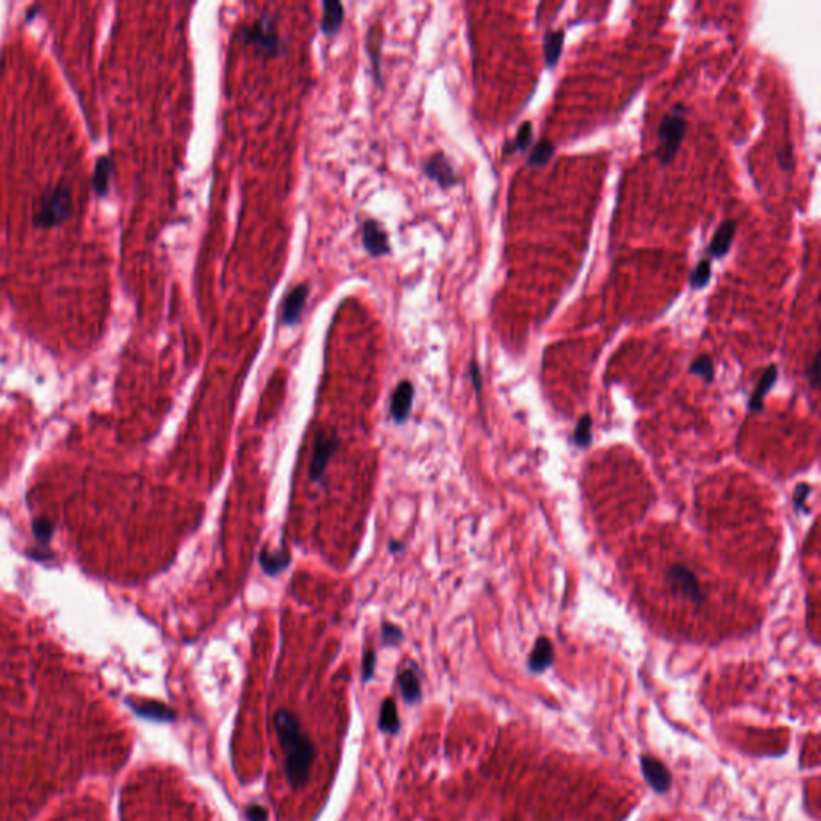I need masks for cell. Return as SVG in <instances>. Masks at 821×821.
I'll list each match as a JSON object with an SVG mask.
<instances>
[{
  "label": "cell",
  "instance_id": "4fadbf2b",
  "mask_svg": "<svg viewBox=\"0 0 821 821\" xmlns=\"http://www.w3.org/2000/svg\"><path fill=\"white\" fill-rule=\"evenodd\" d=\"M735 235H736V222L724 220L719 225V228L712 236L709 247H707V255L712 257V259H724V257L730 252Z\"/></svg>",
  "mask_w": 821,
  "mask_h": 821
},
{
  "label": "cell",
  "instance_id": "484cf974",
  "mask_svg": "<svg viewBox=\"0 0 821 821\" xmlns=\"http://www.w3.org/2000/svg\"><path fill=\"white\" fill-rule=\"evenodd\" d=\"M711 274H712V267H711V260L709 259H703L698 262V265L694 267V269L690 274V287L693 291H699V289H704V287L709 284L711 281Z\"/></svg>",
  "mask_w": 821,
  "mask_h": 821
},
{
  "label": "cell",
  "instance_id": "8fae6325",
  "mask_svg": "<svg viewBox=\"0 0 821 821\" xmlns=\"http://www.w3.org/2000/svg\"><path fill=\"white\" fill-rule=\"evenodd\" d=\"M412 401H414V385L409 380H401L392 393L390 414L397 424H404L409 419Z\"/></svg>",
  "mask_w": 821,
  "mask_h": 821
},
{
  "label": "cell",
  "instance_id": "7a4b0ae2",
  "mask_svg": "<svg viewBox=\"0 0 821 821\" xmlns=\"http://www.w3.org/2000/svg\"><path fill=\"white\" fill-rule=\"evenodd\" d=\"M73 193L66 181H60L58 185L42 194L39 203L36 205L33 223L41 230H48L65 223L73 215Z\"/></svg>",
  "mask_w": 821,
  "mask_h": 821
},
{
  "label": "cell",
  "instance_id": "5bb4252c",
  "mask_svg": "<svg viewBox=\"0 0 821 821\" xmlns=\"http://www.w3.org/2000/svg\"><path fill=\"white\" fill-rule=\"evenodd\" d=\"M554 662V645L547 637H539L528 658V669L532 674H542Z\"/></svg>",
  "mask_w": 821,
  "mask_h": 821
},
{
  "label": "cell",
  "instance_id": "4dcf8cb0",
  "mask_svg": "<svg viewBox=\"0 0 821 821\" xmlns=\"http://www.w3.org/2000/svg\"><path fill=\"white\" fill-rule=\"evenodd\" d=\"M778 164L783 171H786V172L793 171L794 168V154H793L791 146H786L785 149H781V151L778 153Z\"/></svg>",
  "mask_w": 821,
  "mask_h": 821
},
{
  "label": "cell",
  "instance_id": "ba28073f",
  "mask_svg": "<svg viewBox=\"0 0 821 821\" xmlns=\"http://www.w3.org/2000/svg\"><path fill=\"white\" fill-rule=\"evenodd\" d=\"M361 244L366 252L372 257L390 254V242L384 227L374 218H367L361 227Z\"/></svg>",
  "mask_w": 821,
  "mask_h": 821
},
{
  "label": "cell",
  "instance_id": "277c9868",
  "mask_svg": "<svg viewBox=\"0 0 821 821\" xmlns=\"http://www.w3.org/2000/svg\"><path fill=\"white\" fill-rule=\"evenodd\" d=\"M687 129V108L683 104H675L669 114L662 116L660 127H658L660 145L656 149V156L661 164L666 166L675 158L683 139H685Z\"/></svg>",
  "mask_w": 821,
  "mask_h": 821
},
{
  "label": "cell",
  "instance_id": "52a82bcc",
  "mask_svg": "<svg viewBox=\"0 0 821 821\" xmlns=\"http://www.w3.org/2000/svg\"><path fill=\"white\" fill-rule=\"evenodd\" d=\"M338 448V440L334 434H328L326 430H319L315 438V449H313V459L310 466L311 481H321L326 475V468L331 457Z\"/></svg>",
  "mask_w": 821,
  "mask_h": 821
},
{
  "label": "cell",
  "instance_id": "8992f818",
  "mask_svg": "<svg viewBox=\"0 0 821 821\" xmlns=\"http://www.w3.org/2000/svg\"><path fill=\"white\" fill-rule=\"evenodd\" d=\"M422 171L441 190H449V188H454L461 183L459 173L456 172L453 162L449 161L448 156L443 151L430 154L427 159H424Z\"/></svg>",
  "mask_w": 821,
  "mask_h": 821
},
{
  "label": "cell",
  "instance_id": "7c38bea8",
  "mask_svg": "<svg viewBox=\"0 0 821 821\" xmlns=\"http://www.w3.org/2000/svg\"><path fill=\"white\" fill-rule=\"evenodd\" d=\"M382 43H384V26L380 21L372 23L366 34V52L371 60L374 80L382 85Z\"/></svg>",
  "mask_w": 821,
  "mask_h": 821
},
{
  "label": "cell",
  "instance_id": "d6986e66",
  "mask_svg": "<svg viewBox=\"0 0 821 821\" xmlns=\"http://www.w3.org/2000/svg\"><path fill=\"white\" fill-rule=\"evenodd\" d=\"M563 42H565V33H563L562 29L547 31V33L544 34V41H542L544 58H545V65H547V68H550V70L555 68L557 63H559V60H560L562 50H563Z\"/></svg>",
  "mask_w": 821,
  "mask_h": 821
},
{
  "label": "cell",
  "instance_id": "cb8c5ba5",
  "mask_svg": "<svg viewBox=\"0 0 821 821\" xmlns=\"http://www.w3.org/2000/svg\"><path fill=\"white\" fill-rule=\"evenodd\" d=\"M555 153V145L549 139H542L537 145L531 149V153L526 159L528 167H542L547 164Z\"/></svg>",
  "mask_w": 821,
  "mask_h": 821
},
{
  "label": "cell",
  "instance_id": "f546056e",
  "mask_svg": "<svg viewBox=\"0 0 821 821\" xmlns=\"http://www.w3.org/2000/svg\"><path fill=\"white\" fill-rule=\"evenodd\" d=\"M810 491H812V488L808 486L807 483H799L798 486H795L794 498H793V500H794V509H795V510H804V512H807L805 503H807L808 496H810Z\"/></svg>",
  "mask_w": 821,
  "mask_h": 821
},
{
  "label": "cell",
  "instance_id": "d4e9b609",
  "mask_svg": "<svg viewBox=\"0 0 821 821\" xmlns=\"http://www.w3.org/2000/svg\"><path fill=\"white\" fill-rule=\"evenodd\" d=\"M690 374L698 375L703 379L706 384H712L714 377H716V367H714V361L709 355H699L690 365Z\"/></svg>",
  "mask_w": 821,
  "mask_h": 821
},
{
  "label": "cell",
  "instance_id": "d6a6232c",
  "mask_svg": "<svg viewBox=\"0 0 821 821\" xmlns=\"http://www.w3.org/2000/svg\"><path fill=\"white\" fill-rule=\"evenodd\" d=\"M470 379H472L475 392L480 395V392H481V372H480L478 363H476L475 360L470 363Z\"/></svg>",
  "mask_w": 821,
  "mask_h": 821
},
{
  "label": "cell",
  "instance_id": "7402d4cb",
  "mask_svg": "<svg viewBox=\"0 0 821 821\" xmlns=\"http://www.w3.org/2000/svg\"><path fill=\"white\" fill-rule=\"evenodd\" d=\"M532 139H535V132H532V124L530 121H525L522 125H520V129L517 132L515 139L513 140H507L504 143V148H503V154L504 156H510L513 153H526L528 151V148L531 146Z\"/></svg>",
  "mask_w": 821,
  "mask_h": 821
},
{
  "label": "cell",
  "instance_id": "4316f807",
  "mask_svg": "<svg viewBox=\"0 0 821 821\" xmlns=\"http://www.w3.org/2000/svg\"><path fill=\"white\" fill-rule=\"evenodd\" d=\"M573 441L576 446L579 448H586L591 444L592 441V419L589 414H584L581 419L578 425H576V430H574V436H573Z\"/></svg>",
  "mask_w": 821,
  "mask_h": 821
},
{
  "label": "cell",
  "instance_id": "e0dca14e",
  "mask_svg": "<svg viewBox=\"0 0 821 821\" xmlns=\"http://www.w3.org/2000/svg\"><path fill=\"white\" fill-rule=\"evenodd\" d=\"M398 685L401 694L407 704H416L422 699L421 679L414 667H404L398 675Z\"/></svg>",
  "mask_w": 821,
  "mask_h": 821
},
{
  "label": "cell",
  "instance_id": "2e32d148",
  "mask_svg": "<svg viewBox=\"0 0 821 821\" xmlns=\"http://www.w3.org/2000/svg\"><path fill=\"white\" fill-rule=\"evenodd\" d=\"M345 9L338 0H324L323 2V16H321V31L326 36H334L342 28Z\"/></svg>",
  "mask_w": 821,
  "mask_h": 821
},
{
  "label": "cell",
  "instance_id": "836d02e7",
  "mask_svg": "<svg viewBox=\"0 0 821 821\" xmlns=\"http://www.w3.org/2000/svg\"><path fill=\"white\" fill-rule=\"evenodd\" d=\"M34 532L36 536L39 539H43V541H47L50 537V532H52V525L48 522H39L34 525Z\"/></svg>",
  "mask_w": 821,
  "mask_h": 821
},
{
  "label": "cell",
  "instance_id": "1f68e13d",
  "mask_svg": "<svg viewBox=\"0 0 821 821\" xmlns=\"http://www.w3.org/2000/svg\"><path fill=\"white\" fill-rule=\"evenodd\" d=\"M246 817L249 821H268V810L263 805L252 804L247 807Z\"/></svg>",
  "mask_w": 821,
  "mask_h": 821
},
{
  "label": "cell",
  "instance_id": "9a60e30c",
  "mask_svg": "<svg viewBox=\"0 0 821 821\" xmlns=\"http://www.w3.org/2000/svg\"><path fill=\"white\" fill-rule=\"evenodd\" d=\"M259 562L263 573L268 576H277L291 565V552L287 550L286 545H283L281 550H269L268 547H263L260 550Z\"/></svg>",
  "mask_w": 821,
  "mask_h": 821
},
{
  "label": "cell",
  "instance_id": "3957f363",
  "mask_svg": "<svg viewBox=\"0 0 821 821\" xmlns=\"http://www.w3.org/2000/svg\"><path fill=\"white\" fill-rule=\"evenodd\" d=\"M237 41L265 56H277L286 50V41L279 34L277 16L268 14H263L250 26L241 28Z\"/></svg>",
  "mask_w": 821,
  "mask_h": 821
},
{
  "label": "cell",
  "instance_id": "30bf717a",
  "mask_svg": "<svg viewBox=\"0 0 821 821\" xmlns=\"http://www.w3.org/2000/svg\"><path fill=\"white\" fill-rule=\"evenodd\" d=\"M640 767L645 781L648 783L650 788L656 793H666L672 783V776L662 762H660L651 756L640 757Z\"/></svg>",
  "mask_w": 821,
  "mask_h": 821
},
{
  "label": "cell",
  "instance_id": "44dd1931",
  "mask_svg": "<svg viewBox=\"0 0 821 821\" xmlns=\"http://www.w3.org/2000/svg\"><path fill=\"white\" fill-rule=\"evenodd\" d=\"M112 173H114V164H112V159L109 156L100 158L95 164V171H93V190H95L100 196H106V194H108Z\"/></svg>",
  "mask_w": 821,
  "mask_h": 821
},
{
  "label": "cell",
  "instance_id": "5b68a950",
  "mask_svg": "<svg viewBox=\"0 0 821 821\" xmlns=\"http://www.w3.org/2000/svg\"><path fill=\"white\" fill-rule=\"evenodd\" d=\"M664 581H666L670 595H674V597L697 608L704 605L706 594L703 591V586H701L697 573L690 567L685 565V563H672V565H669L666 573H664Z\"/></svg>",
  "mask_w": 821,
  "mask_h": 821
},
{
  "label": "cell",
  "instance_id": "ac0fdd59",
  "mask_svg": "<svg viewBox=\"0 0 821 821\" xmlns=\"http://www.w3.org/2000/svg\"><path fill=\"white\" fill-rule=\"evenodd\" d=\"M776 379H778V366L770 365L766 371H763L761 380L757 382V385L754 387V392H752V395H751V398H749V409L751 411H761L762 409L763 398L767 397L770 388L775 385Z\"/></svg>",
  "mask_w": 821,
  "mask_h": 821
},
{
  "label": "cell",
  "instance_id": "f1b7e54d",
  "mask_svg": "<svg viewBox=\"0 0 821 821\" xmlns=\"http://www.w3.org/2000/svg\"><path fill=\"white\" fill-rule=\"evenodd\" d=\"M375 661H377V658H375V651L366 650L365 655H363V680L365 682H369L374 677Z\"/></svg>",
  "mask_w": 821,
  "mask_h": 821
},
{
  "label": "cell",
  "instance_id": "d590c367",
  "mask_svg": "<svg viewBox=\"0 0 821 821\" xmlns=\"http://www.w3.org/2000/svg\"><path fill=\"white\" fill-rule=\"evenodd\" d=\"M388 550H390L392 554H401L404 550V544L399 542V541H390L388 542Z\"/></svg>",
  "mask_w": 821,
  "mask_h": 821
},
{
  "label": "cell",
  "instance_id": "e575fe53",
  "mask_svg": "<svg viewBox=\"0 0 821 821\" xmlns=\"http://www.w3.org/2000/svg\"><path fill=\"white\" fill-rule=\"evenodd\" d=\"M807 377H808V380H810L812 387L817 385V377H818V353L815 355V358H813L812 365H810V369H808V371H807Z\"/></svg>",
  "mask_w": 821,
  "mask_h": 821
},
{
  "label": "cell",
  "instance_id": "6da1fadb",
  "mask_svg": "<svg viewBox=\"0 0 821 821\" xmlns=\"http://www.w3.org/2000/svg\"><path fill=\"white\" fill-rule=\"evenodd\" d=\"M274 729L278 731L281 749L284 752V772L291 788L300 789L306 785L316 756V746L302 730L297 716L291 711L279 709L274 714Z\"/></svg>",
  "mask_w": 821,
  "mask_h": 821
},
{
  "label": "cell",
  "instance_id": "ffe728a7",
  "mask_svg": "<svg viewBox=\"0 0 821 821\" xmlns=\"http://www.w3.org/2000/svg\"><path fill=\"white\" fill-rule=\"evenodd\" d=\"M130 706L132 709L135 711V714H139L143 719L158 720V722H172V720H175V712L171 707L162 703H156V701H146V703L140 704L132 703L130 701Z\"/></svg>",
  "mask_w": 821,
  "mask_h": 821
},
{
  "label": "cell",
  "instance_id": "9c48e42d",
  "mask_svg": "<svg viewBox=\"0 0 821 821\" xmlns=\"http://www.w3.org/2000/svg\"><path fill=\"white\" fill-rule=\"evenodd\" d=\"M310 296L308 284H297L286 294L281 305V323L284 326H296L300 321L302 311L305 308L306 299Z\"/></svg>",
  "mask_w": 821,
  "mask_h": 821
},
{
  "label": "cell",
  "instance_id": "83f0119b",
  "mask_svg": "<svg viewBox=\"0 0 821 821\" xmlns=\"http://www.w3.org/2000/svg\"><path fill=\"white\" fill-rule=\"evenodd\" d=\"M403 630L401 628H398L397 624H392V623H385L382 624V645L384 647H395V645H398L401 640H403Z\"/></svg>",
  "mask_w": 821,
  "mask_h": 821
},
{
  "label": "cell",
  "instance_id": "603a6c76",
  "mask_svg": "<svg viewBox=\"0 0 821 821\" xmlns=\"http://www.w3.org/2000/svg\"><path fill=\"white\" fill-rule=\"evenodd\" d=\"M399 717H398V709H397V703H395L393 698H385L382 701V706H380V716H379V729L388 733V735H397L399 731Z\"/></svg>",
  "mask_w": 821,
  "mask_h": 821
}]
</instances>
